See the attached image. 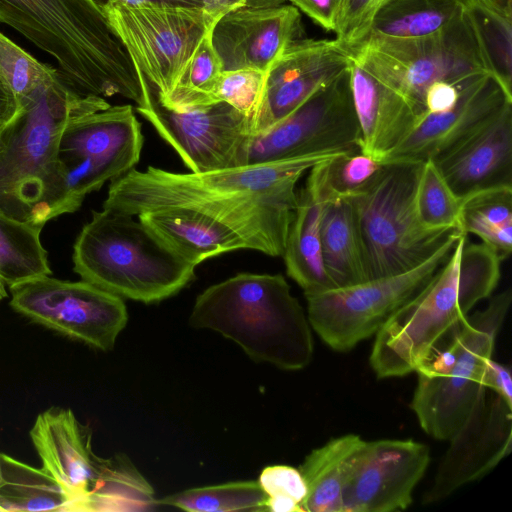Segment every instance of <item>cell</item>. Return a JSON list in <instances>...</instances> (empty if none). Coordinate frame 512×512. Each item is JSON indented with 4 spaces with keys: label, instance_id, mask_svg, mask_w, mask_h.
<instances>
[{
    "label": "cell",
    "instance_id": "obj_1",
    "mask_svg": "<svg viewBox=\"0 0 512 512\" xmlns=\"http://www.w3.org/2000/svg\"><path fill=\"white\" fill-rule=\"evenodd\" d=\"M19 106L0 147V212L45 226L76 211L58 157L66 124L110 104L99 96L79 94L59 73L21 99Z\"/></svg>",
    "mask_w": 512,
    "mask_h": 512
},
{
    "label": "cell",
    "instance_id": "obj_2",
    "mask_svg": "<svg viewBox=\"0 0 512 512\" xmlns=\"http://www.w3.org/2000/svg\"><path fill=\"white\" fill-rule=\"evenodd\" d=\"M345 152V151H343ZM341 152L314 154L205 173H175L153 166L111 181L103 208L132 216L194 208L222 216L297 206L296 184L315 165Z\"/></svg>",
    "mask_w": 512,
    "mask_h": 512
},
{
    "label": "cell",
    "instance_id": "obj_3",
    "mask_svg": "<svg viewBox=\"0 0 512 512\" xmlns=\"http://www.w3.org/2000/svg\"><path fill=\"white\" fill-rule=\"evenodd\" d=\"M499 254L462 234L444 264L376 333L369 358L378 378L415 372L438 343L481 300L492 295L501 276Z\"/></svg>",
    "mask_w": 512,
    "mask_h": 512
},
{
    "label": "cell",
    "instance_id": "obj_4",
    "mask_svg": "<svg viewBox=\"0 0 512 512\" xmlns=\"http://www.w3.org/2000/svg\"><path fill=\"white\" fill-rule=\"evenodd\" d=\"M0 23L50 55L81 95H120L142 104L133 60L90 0H0Z\"/></svg>",
    "mask_w": 512,
    "mask_h": 512
},
{
    "label": "cell",
    "instance_id": "obj_5",
    "mask_svg": "<svg viewBox=\"0 0 512 512\" xmlns=\"http://www.w3.org/2000/svg\"><path fill=\"white\" fill-rule=\"evenodd\" d=\"M189 323L234 341L255 362L296 371L313 356L310 324L280 275L239 273L196 298Z\"/></svg>",
    "mask_w": 512,
    "mask_h": 512
},
{
    "label": "cell",
    "instance_id": "obj_6",
    "mask_svg": "<svg viewBox=\"0 0 512 512\" xmlns=\"http://www.w3.org/2000/svg\"><path fill=\"white\" fill-rule=\"evenodd\" d=\"M134 217L104 208L93 211L75 240L73 270L121 298L158 302L189 284L196 265Z\"/></svg>",
    "mask_w": 512,
    "mask_h": 512
},
{
    "label": "cell",
    "instance_id": "obj_7",
    "mask_svg": "<svg viewBox=\"0 0 512 512\" xmlns=\"http://www.w3.org/2000/svg\"><path fill=\"white\" fill-rule=\"evenodd\" d=\"M30 437L42 468L66 496L67 512L146 511L158 504L152 486L126 455L94 453L91 428L71 409L40 413Z\"/></svg>",
    "mask_w": 512,
    "mask_h": 512
},
{
    "label": "cell",
    "instance_id": "obj_8",
    "mask_svg": "<svg viewBox=\"0 0 512 512\" xmlns=\"http://www.w3.org/2000/svg\"><path fill=\"white\" fill-rule=\"evenodd\" d=\"M512 302L510 288L468 315L447 345L436 346L415 371L417 386L411 408L421 428L437 440H449L465 422L486 388L484 373L497 334Z\"/></svg>",
    "mask_w": 512,
    "mask_h": 512
},
{
    "label": "cell",
    "instance_id": "obj_9",
    "mask_svg": "<svg viewBox=\"0 0 512 512\" xmlns=\"http://www.w3.org/2000/svg\"><path fill=\"white\" fill-rule=\"evenodd\" d=\"M423 162L383 163L370 185L349 198L354 206L369 279L410 270L459 229L429 230L418 220L415 190Z\"/></svg>",
    "mask_w": 512,
    "mask_h": 512
},
{
    "label": "cell",
    "instance_id": "obj_10",
    "mask_svg": "<svg viewBox=\"0 0 512 512\" xmlns=\"http://www.w3.org/2000/svg\"><path fill=\"white\" fill-rule=\"evenodd\" d=\"M349 52L368 71L404 94L422 116L425 94L434 83L462 84L488 73L463 9L434 34L412 39L369 36Z\"/></svg>",
    "mask_w": 512,
    "mask_h": 512
},
{
    "label": "cell",
    "instance_id": "obj_11",
    "mask_svg": "<svg viewBox=\"0 0 512 512\" xmlns=\"http://www.w3.org/2000/svg\"><path fill=\"white\" fill-rule=\"evenodd\" d=\"M462 234L450 238L431 257L410 270L305 296L310 326L333 350H351L376 334L396 310L425 286Z\"/></svg>",
    "mask_w": 512,
    "mask_h": 512
},
{
    "label": "cell",
    "instance_id": "obj_12",
    "mask_svg": "<svg viewBox=\"0 0 512 512\" xmlns=\"http://www.w3.org/2000/svg\"><path fill=\"white\" fill-rule=\"evenodd\" d=\"M101 12L160 100L175 89L213 27L196 8L114 1Z\"/></svg>",
    "mask_w": 512,
    "mask_h": 512
},
{
    "label": "cell",
    "instance_id": "obj_13",
    "mask_svg": "<svg viewBox=\"0 0 512 512\" xmlns=\"http://www.w3.org/2000/svg\"><path fill=\"white\" fill-rule=\"evenodd\" d=\"M137 69V68H136ZM144 102L137 111L178 153L193 173L245 166L252 119L224 101L176 110L163 105L155 87L137 69Z\"/></svg>",
    "mask_w": 512,
    "mask_h": 512
},
{
    "label": "cell",
    "instance_id": "obj_14",
    "mask_svg": "<svg viewBox=\"0 0 512 512\" xmlns=\"http://www.w3.org/2000/svg\"><path fill=\"white\" fill-rule=\"evenodd\" d=\"M142 146L141 125L131 105H110L70 119L60 138L58 157L75 209L89 193L133 169Z\"/></svg>",
    "mask_w": 512,
    "mask_h": 512
},
{
    "label": "cell",
    "instance_id": "obj_15",
    "mask_svg": "<svg viewBox=\"0 0 512 512\" xmlns=\"http://www.w3.org/2000/svg\"><path fill=\"white\" fill-rule=\"evenodd\" d=\"M9 288L15 311L103 351L113 349L128 321L123 298L84 280L46 275Z\"/></svg>",
    "mask_w": 512,
    "mask_h": 512
},
{
    "label": "cell",
    "instance_id": "obj_16",
    "mask_svg": "<svg viewBox=\"0 0 512 512\" xmlns=\"http://www.w3.org/2000/svg\"><path fill=\"white\" fill-rule=\"evenodd\" d=\"M359 139L349 68L287 117L252 135L247 164L349 151L360 148Z\"/></svg>",
    "mask_w": 512,
    "mask_h": 512
},
{
    "label": "cell",
    "instance_id": "obj_17",
    "mask_svg": "<svg viewBox=\"0 0 512 512\" xmlns=\"http://www.w3.org/2000/svg\"><path fill=\"white\" fill-rule=\"evenodd\" d=\"M188 262L238 249L282 256L290 221L271 217L220 216L193 208H170L137 216Z\"/></svg>",
    "mask_w": 512,
    "mask_h": 512
},
{
    "label": "cell",
    "instance_id": "obj_18",
    "mask_svg": "<svg viewBox=\"0 0 512 512\" xmlns=\"http://www.w3.org/2000/svg\"><path fill=\"white\" fill-rule=\"evenodd\" d=\"M449 441L433 484L424 496L425 504L442 501L462 486L481 479L510 454L512 405L486 387Z\"/></svg>",
    "mask_w": 512,
    "mask_h": 512
},
{
    "label": "cell",
    "instance_id": "obj_19",
    "mask_svg": "<svg viewBox=\"0 0 512 512\" xmlns=\"http://www.w3.org/2000/svg\"><path fill=\"white\" fill-rule=\"evenodd\" d=\"M303 29L299 10L284 0H247L216 21L211 44L222 71L242 69L266 73Z\"/></svg>",
    "mask_w": 512,
    "mask_h": 512
},
{
    "label": "cell",
    "instance_id": "obj_20",
    "mask_svg": "<svg viewBox=\"0 0 512 512\" xmlns=\"http://www.w3.org/2000/svg\"><path fill=\"white\" fill-rule=\"evenodd\" d=\"M352 57L336 39H298L265 73L253 135L287 117L317 90L350 68Z\"/></svg>",
    "mask_w": 512,
    "mask_h": 512
},
{
    "label": "cell",
    "instance_id": "obj_21",
    "mask_svg": "<svg viewBox=\"0 0 512 512\" xmlns=\"http://www.w3.org/2000/svg\"><path fill=\"white\" fill-rule=\"evenodd\" d=\"M429 463L426 444L411 439L367 441L343 492L342 512L405 510Z\"/></svg>",
    "mask_w": 512,
    "mask_h": 512
},
{
    "label": "cell",
    "instance_id": "obj_22",
    "mask_svg": "<svg viewBox=\"0 0 512 512\" xmlns=\"http://www.w3.org/2000/svg\"><path fill=\"white\" fill-rule=\"evenodd\" d=\"M508 104H512V95L490 73L473 77L463 84L453 106L425 114L382 163L434 159L478 130Z\"/></svg>",
    "mask_w": 512,
    "mask_h": 512
},
{
    "label": "cell",
    "instance_id": "obj_23",
    "mask_svg": "<svg viewBox=\"0 0 512 512\" xmlns=\"http://www.w3.org/2000/svg\"><path fill=\"white\" fill-rule=\"evenodd\" d=\"M431 160L462 200L485 190L512 187V104Z\"/></svg>",
    "mask_w": 512,
    "mask_h": 512
},
{
    "label": "cell",
    "instance_id": "obj_24",
    "mask_svg": "<svg viewBox=\"0 0 512 512\" xmlns=\"http://www.w3.org/2000/svg\"><path fill=\"white\" fill-rule=\"evenodd\" d=\"M350 84L360 150L383 162L423 116L404 94L353 58Z\"/></svg>",
    "mask_w": 512,
    "mask_h": 512
},
{
    "label": "cell",
    "instance_id": "obj_25",
    "mask_svg": "<svg viewBox=\"0 0 512 512\" xmlns=\"http://www.w3.org/2000/svg\"><path fill=\"white\" fill-rule=\"evenodd\" d=\"M325 201L308 175L298 193L283 257L287 274L303 289L305 296L334 289L325 270L321 246V219Z\"/></svg>",
    "mask_w": 512,
    "mask_h": 512
},
{
    "label": "cell",
    "instance_id": "obj_26",
    "mask_svg": "<svg viewBox=\"0 0 512 512\" xmlns=\"http://www.w3.org/2000/svg\"><path fill=\"white\" fill-rule=\"evenodd\" d=\"M367 441L355 434L333 438L313 449L299 471L307 487L303 512H342L343 492Z\"/></svg>",
    "mask_w": 512,
    "mask_h": 512
},
{
    "label": "cell",
    "instance_id": "obj_27",
    "mask_svg": "<svg viewBox=\"0 0 512 512\" xmlns=\"http://www.w3.org/2000/svg\"><path fill=\"white\" fill-rule=\"evenodd\" d=\"M321 246L325 270L334 289L369 280L356 212L349 198L324 204Z\"/></svg>",
    "mask_w": 512,
    "mask_h": 512
},
{
    "label": "cell",
    "instance_id": "obj_28",
    "mask_svg": "<svg viewBox=\"0 0 512 512\" xmlns=\"http://www.w3.org/2000/svg\"><path fill=\"white\" fill-rule=\"evenodd\" d=\"M462 13V0H381L368 36L412 39L434 34Z\"/></svg>",
    "mask_w": 512,
    "mask_h": 512
},
{
    "label": "cell",
    "instance_id": "obj_29",
    "mask_svg": "<svg viewBox=\"0 0 512 512\" xmlns=\"http://www.w3.org/2000/svg\"><path fill=\"white\" fill-rule=\"evenodd\" d=\"M66 496L56 480L38 469L2 453L0 512L65 511Z\"/></svg>",
    "mask_w": 512,
    "mask_h": 512
},
{
    "label": "cell",
    "instance_id": "obj_30",
    "mask_svg": "<svg viewBox=\"0 0 512 512\" xmlns=\"http://www.w3.org/2000/svg\"><path fill=\"white\" fill-rule=\"evenodd\" d=\"M43 227L0 212V281L4 285L51 275L48 253L40 239Z\"/></svg>",
    "mask_w": 512,
    "mask_h": 512
},
{
    "label": "cell",
    "instance_id": "obj_31",
    "mask_svg": "<svg viewBox=\"0 0 512 512\" xmlns=\"http://www.w3.org/2000/svg\"><path fill=\"white\" fill-rule=\"evenodd\" d=\"M460 227L493 248L503 260L512 250V187L473 194L462 201Z\"/></svg>",
    "mask_w": 512,
    "mask_h": 512
},
{
    "label": "cell",
    "instance_id": "obj_32",
    "mask_svg": "<svg viewBox=\"0 0 512 512\" xmlns=\"http://www.w3.org/2000/svg\"><path fill=\"white\" fill-rule=\"evenodd\" d=\"M484 67L512 95V20L478 0H462Z\"/></svg>",
    "mask_w": 512,
    "mask_h": 512
},
{
    "label": "cell",
    "instance_id": "obj_33",
    "mask_svg": "<svg viewBox=\"0 0 512 512\" xmlns=\"http://www.w3.org/2000/svg\"><path fill=\"white\" fill-rule=\"evenodd\" d=\"M266 500L259 482L248 480L186 489L157 502L189 512H235L266 510Z\"/></svg>",
    "mask_w": 512,
    "mask_h": 512
},
{
    "label": "cell",
    "instance_id": "obj_34",
    "mask_svg": "<svg viewBox=\"0 0 512 512\" xmlns=\"http://www.w3.org/2000/svg\"><path fill=\"white\" fill-rule=\"evenodd\" d=\"M383 163L360 148L341 152L309 170L326 202L351 198L363 192L378 174Z\"/></svg>",
    "mask_w": 512,
    "mask_h": 512
},
{
    "label": "cell",
    "instance_id": "obj_35",
    "mask_svg": "<svg viewBox=\"0 0 512 512\" xmlns=\"http://www.w3.org/2000/svg\"><path fill=\"white\" fill-rule=\"evenodd\" d=\"M462 201L447 184L434 162L424 161L415 190V209L419 222L429 230H461Z\"/></svg>",
    "mask_w": 512,
    "mask_h": 512
},
{
    "label": "cell",
    "instance_id": "obj_36",
    "mask_svg": "<svg viewBox=\"0 0 512 512\" xmlns=\"http://www.w3.org/2000/svg\"><path fill=\"white\" fill-rule=\"evenodd\" d=\"M211 32L196 51L189 67L163 105L176 110L215 103V88L222 73L221 62L211 44Z\"/></svg>",
    "mask_w": 512,
    "mask_h": 512
},
{
    "label": "cell",
    "instance_id": "obj_37",
    "mask_svg": "<svg viewBox=\"0 0 512 512\" xmlns=\"http://www.w3.org/2000/svg\"><path fill=\"white\" fill-rule=\"evenodd\" d=\"M59 73L0 32V75L18 102Z\"/></svg>",
    "mask_w": 512,
    "mask_h": 512
},
{
    "label": "cell",
    "instance_id": "obj_38",
    "mask_svg": "<svg viewBox=\"0 0 512 512\" xmlns=\"http://www.w3.org/2000/svg\"><path fill=\"white\" fill-rule=\"evenodd\" d=\"M258 482L267 497L266 510L303 512L307 487L299 469L288 465L267 466Z\"/></svg>",
    "mask_w": 512,
    "mask_h": 512
},
{
    "label": "cell",
    "instance_id": "obj_39",
    "mask_svg": "<svg viewBox=\"0 0 512 512\" xmlns=\"http://www.w3.org/2000/svg\"><path fill=\"white\" fill-rule=\"evenodd\" d=\"M265 73L252 69L222 71L215 88L216 102L224 101L252 119L256 113Z\"/></svg>",
    "mask_w": 512,
    "mask_h": 512
},
{
    "label": "cell",
    "instance_id": "obj_40",
    "mask_svg": "<svg viewBox=\"0 0 512 512\" xmlns=\"http://www.w3.org/2000/svg\"><path fill=\"white\" fill-rule=\"evenodd\" d=\"M381 0H342L336 26V40L350 50L363 42Z\"/></svg>",
    "mask_w": 512,
    "mask_h": 512
},
{
    "label": "cell",
    "instance_id": "obj_41",
    "mask_svg": "<svg viewBox=\"0 0 512 512\" xmlns=\"http://www.w3.org/2000/svg\"><path fill=\"white\" fill-rule=\"evenodd\" d=\"M325 30H336L342 0H289Z\"/></svg>",
    "mask_w": 512,
    "mask_h": 512
},
{
    "label": "cell",
    "instance_id": "obj_42",
    "mask_svg": "<svg viewBox=\"0 0 512 512\" xmlns=\"http://www.w3.org/2000/svg\"><path fill=\"white\" fill-rule=\"evenodd\" d=\"M466 82H464V83H466ZM464 83H462V84H452V83H448V82L434 83L427 90L425 97H424L425 114L442 112L444 110H447L451 106H453V104L456 102V100L458 98L460 89Z\"/></svg>",
    "mask_w": 512,
    "mask_h": 512
},
{
    "label": "cell",
    "instance_id": "obj_43",
    "mask_svg": "<svg viewBox=\"0 0 512 512\" xmlns=\"http://www.w3.org/2000/svg\"><path fill=\"white\" fill-rule=\"evenodd\" d=\"M484 385L494 390L508 404L512 405V379L509 367L491 358L485 367Z\"/></svg>",
    "mask_w": 512,
    "mask_h": 512
},
{
    "label": "cell",
    "instance_id": "obj_44",
    "mask_svg": "<svg viewBox=\"0 0 512 512\" xmlns=\"http://www.w3.org/2000/svg\"><path fill=\"white\" fill-rule=\"evenodd\" d=\"M100 11L109 3L120 1L127 5L154 4L172 7L202 9L204 0H90Z\"/></svg>",
    "mask_w": 512,
    "mask_h": 512
},
{
    "label": "cell",
    "instance_id": "obj_45",
    "mask_svg": "<svg viewBox=\"0 0 512 512\" xmlns=\"http://www.w3.org/2000/svg\"><path fill=\"white\" fill-rule=\"evenodd\" d=\"M247 3V0H204L203 12L213 26L226 13Z\"/></svg>",
    "mask_w": 512,
    "mask_h": 512
},
{
    "label": "cell",
    "instance_id": "obj_46",
    "mask_svg": "<svg viewBox=\"0 0 512 512\" xmlns=\"http://www.w3.org/2000/svg\"><path fill=\"white\" fill-rule=\"evenodd\" d=\"M19 109L16 96L0 75V124L12 121Z\"/></svg>",
    "mask_w": 512,
    "mask_h": 512
},
{
    "label": "cell",
    "instance_id": "obj_47",
    "mask_svg": "<svg viewBox=\"0 0 512 512\" xmlns=\"http://www.w3.org/2000/svg\"><path fill=\"white\" fill-rule=\"evenodd\" d=\"M481 4L501 16L512 20V0H478Z\"/></svg>",
    "mask_w": 512,
    "mask_h": 512
},
{
    "label": "cell",
    "instance_id": "obj_48",
    "mask_svg": "<svg viewBox=\"0 0 512 512\" xmlns=\"http://www.w3.org/2000/svg\"><path fill=\"white\" fill-rule=\"evenodd\" d=\"M11 122V121H10ZM10 122L8 123H5V124H0V147H1V144L3 142V138H4V135L6 133V130L10 124Z\"/></svg>",
    "mask_w": 512,
    "mask_h": 512
},
{
    "label": "cell",
    "instance_id": "obj_49",
    "mask_svg": "<svg viewBox=\"0 0 512 512\" xmlns=\"http://www.w3.org/2000/svg\"><path fill=\"white\" fill-rule=\"evenodd\" d=\"M7 296V292L5 289V285L0 281V300L4 299Z\"/></svg>",
    "mask_w": 512,
    "mask_h": 512
},
{
    "label": "cell",
    "instance_id": "obj_50",
    "mask_svg": "<svg viewBox=\"0 0 512 512\" xmlns=\"http://www.w3.org/2000/svg\"><path fill=\"white\" fill-rule=\"evenodd\" d=\"M1 456H2V452H0V481H1Z\"/></svg>",
    "mask_w": 512,
    "mask_h": 512
},
{
    "label": "cell",
    "instance_id": "obj_51",
    "mask_svg": "<svg viewBox=\"0 0 512 512\" xmlns=\"http://www.w3.org/2000/svg\"><path fill=\"white\" fill-rule=\"evenodd\" d=\"M289 1V0H288Z\"/></svg>",
    "mask_w": 512,
    "mask_h": 512
}]
</instances>
